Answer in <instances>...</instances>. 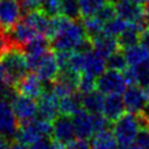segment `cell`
Listing matches in <instances>:
<instances>
[{
  "mask_svg": "<svg viewBox=\"0 0 149 149\" xmlns=\"http://www.w3.org/2000/svg\"><path fill=\"white\" fill-rule=\"evenodd\" d=\"M51 135H52V121L36 116L30 121L19 123L17 130L14 136V142L24 146H31L33 143H35L41 139L51 137Z\"/></svg>",
  "mask_w": 149,
  "mask_h": 149,
  "instance_id": "obj_1",
  "label": "cell"
},
{
  "mask_svg": "<svg viewBox=\"0 0 149 149\" xmlns=\"http://www.w3.org/2000/svg\"><path fill=\"white\" fill-rule=\"evenodd\" d=\"M0 64L3 68L7 80L10 85H14L20 78L29 72L26 54L22 49L16 47L8 48L1 54Z\"/></svg>",
  "mask_w": 149,
  "mask_h": 149,
  "instance_id": "obj_2",
  "label": "cell"
},
{
  "mask_svg": "<svg viewBox=\"0 0 149 149\" xmlns=\"http://www.w3.org/2000/svg\"><path fill=\"white\" fill-rule=\"evenodd\" d=\"M111 129L119 144L129 146L135 141L136 135L140 130L139 119L136 114L129 112L123 113L118 120L112 123Z\"/></svg>",
  "mask_w": 149,
  "mask_h": 149,
  "instance_id": "obj_3",
  "label": "cell"
},
{
  "mask_svg": "<svg viewBox=\"0 0 149 149\" xmlns=\"http://www.w3.org/2000/svg\"><path fill=\"white\" fill-rule=\"evenodd\" d=\"M127 83L121 71L111 70L104 71L99 77H97L95 87L102 94H121L127 88Z\"/></svg>",
  "mask_w": 149,
  "mask_h": 149,
  "instance_id": "obj_4",
  "label": "cell"
},
{
  "mask_svg": "<svg viewBox=\"0 0 149 149\" xmlns=\"http://www.w3.org/2000/svg\"><path fill=\"white\" fill-rule=\"evenodd\" d=\"M122 99L127 112L139 114L149 104V93L139 85H128L123 92Z\"/></svg>",
  "mask_w": 149,
  "mask_h": 149,
  "instance_id": "obj_5",
  "label": "cell"
},
{
  "mask_svg": "<svg viewBox=\"0 0 149 149\" xmlns=\"http://www.w3.org/2000/svg\"><path fill=\"white\" fill-rule=\"evenodd\" d=\"M9 104L19 123L30 121L37 116V102L30 97L16 93Z\"/></svg>",
  "mask_w": 149,
  "mask_h": 149,
  "instance_id": "obj_6",
  "label": "cell"
},
{
  "mask_svg": "<svg viewBox=\"0 0 149 149\" xmlns=\"http://www.w3.org/2000/svg\"><path fill=\"white\" fill-rule=\"evenodd\" d=\"M19 127V121L8 100L0 97V136L9 142H14V136Z\"/></svg>",
  "mask_w": 149,
  "mask_h": 149,
  "instance_id": "obj_7",
  "label": "cell"
},
{
  "mask_svg": "<svg viewBox=\"0 0 149 149\" xmlns=\"http://www.w3.org/2000/svg\"><path fill=\"white\" fill-rule=\"evenodd\" d=\"M13 87L17 94L27 95L33 99H37L44 92L43 81L38 78L35 72L26 73L13 85Z\"/></svg>",
  "mask_w": 149,
  "mask_h": 149,
  "instance_id": "obj_8",
  "label": "cell"
},
{
  "mask_svg": "<svg viewBox=\"0 0 149 149\" xmlns=\"http://www.w3.org/2000/svg\"><path fill=\"white\" fill-rule=\"evenodd\" d=\"M51 137L55 141H58L63 144H68L73 141L76 137L72 118L65 114H58L52 120V135Z\"/></svg>",
  "mask_w": 149,
  "mask_h": 149,
  "instance_id": "obj_9",
  "label": "cell"
},
{
  "mask_svg": "<svg viewBox=\"0 0 149 149\" xmlns=\"http://www.w3.org/2000/svg\"><path fill=\"white\" fill-rule=\"evenodd\" d=\"M59 113V99L52 91H44L37 98V116L52 121Z\"/></svg>",
  "mask_w": 149,
  "mask_h": 149,
  "instance_id": "obj_10",
  "label": "cell"
},
{
  "mask_svg": "<svg viewBox=\"0 0 149 149\" xmlns=\"http://www.w3.org/2000/svg\"><path fill=\"white\" fill-rule=\"evenodd\" d=\"M22 17L19 0H0V27L9 29Z\"/></svg>",
  "mask_w": 149,
  "mask_h": 149,
  "instance_id": "obj_11",
  "label": "cell"
},
{
  "mask_svg": "<svg viewBox=\"0 0 149 149\" xmlns=\"http://www.w3.org/2000/svg\"><path fill=\"white\" fill-rule=\"evenodd\" d=\"M115 9H116V15L127 22L147 21L143 5L135 3L129 0H121L115 5Z\"/></svg>",
  "mask_w": 149,
  "mask_h": 149,
  "instance_id": "obj_12",
  "label": "cell"
},
{
  "mask_svg": "<svg viewBox=\"0 0 149 149\" xmlns=\"http://www.w3.org/2000/svg\"><path fill=\"white\" fill-rule=\"evenodd\" d=\"M74 134L77 139H85L88 140L93 136V125H92V116L91 113L86 112L85 109H79L72 116Z\"/></svg>",
  "mask_w": 149,
  "mask_h": 149,
  "instance_id": "obj_13",
  "label": "cell"
},
{
  "mask_svg": "<svg viewBox=\"0 0 149 149\" xmlns=\"http://www.w3.org/2000/svg\"><path fill=\"white\" fill-rule=\"evenodd\" d=\"M123 99L120 94H107L104 99L101 113L109 122H114L125 113Z\"/></svg>",
  "mask_w": 149,
  "mask_h": 149,
  "instance_id": "obj_14",
  "label": "cell"
},
{
  "mask_svg": "<svg viewBox=\"0 0 149 149\" xmlns=\"http://www.w3.org/2000/svg\"><path fill=\"white\" fill-rule=\"evenodd\" d=\"M106 69V59L98 55L95 51L83 52V64L81 72L99 77Z\"/></svg>",
  "mask_w": 149,
  "mask_h": 149,
  "instance_id": "obj_15",
  "label": "cell"
},
{
  "mask_svg": "<svg viewBox=\"0 0 149 149\" xmlns=\"http://www.w3.org/2000/svg\"><path fill=\"white\" fill-rule=\"evenodd\" d=\"M92 43H93V51H95L105 59L116 50L121 49L118 43V38H115L114 36L106 35L104 33L94 37L92 40Z\"/></svg>",
  "mask_w": 149,
  "mask_h": 149,
  "instance_id": "obj_16",
  "label": "cell"
},
{
  "mask_svg": "<svg viewBox=\"0 0 149 149\" xmlns=\"http://www.w3.org/2000/svg\"><path fill=\"white\" fill-rule=\"evenodd\" d=\"M22 20L24 22H27L29 26H31L38 34L47 37L49 26H50V17L47 14H44L41 9H36V10L26 13L22 16Z\"/></svg>",
  "mask_w": 149,
  "mask_h": 149,
  "instance_id": "obj_17",
  "label": "cell"
},
{
  "mask_svg": "<svg viewBox=\"0 0 149 149\" xmlns=\"http://www.w3.org/2000/svg\"><path fill=\"white\" fill-rule=\"evenodd\" d=\"M81 97L83 94L78 91L72 92L59 99V114L72 116L79 109H81Z\"/></svg>",
  "mask_w": 149,
  "mask_h": 149,
  "instance_id": "obj_18",
  "label": "cell"
},
{
  "mask_svg": "<svg viewBox=\"0 0 149 149\" xmlns=\"http://www.w3.org/2000/svg\"><path fill=\"white\" fill-rule=\"evenodd\" d=\"M104 94L98 91L97 88L83 94L81 97V107L86 112L93 114V113H101L102 104H104Z\"/></svg>",
  "mask_w": 149,
  "mask_h": 149,
  "instance_id": "obj_19",
  "label": "cell"
},
{
  "mask_svg": "<svg viewBox=\"0 0 149 149\" xmlns=\"http://www.w3.org/2000/svg\"><path fill=\"white\" fill-rule=\"evenodd\" d=\"M122 50L127 59V63L130 66H137L149 61V50L142 44H135Z\"/></svg>",
  "mask_w": 149,
  "mask_h": 149,
  "instance_id": "obj_20",
  "label": "cell"
},
{
  "mask_svg": "<svg viewBox=\"0 0 149 149\" xmlns=\"http://www.w3.org/2000/svg\"><path fill=\"white\" fill-rule=\"evenodd\" d=\"M91 139L92 149H114L118 146V141L111 128L94 133Z\"/></svg>",
  "mask_w": 149,
  "mask_h": 149,
  "instance_id": "obj_21",
  "label": "cell"
},
{
  "mask_svg": "<svg viewBox=\"0 0 149 149\" xmlns=\"http://www.w3.org/2000/svg\"><path fill=\"white\" fill-rule=\"evenodd\" d=\"M83 26L85 29V34L93 40L94 37H97L98 35L102 34V29H104V22L98 19L95 15L92 16H87V17H83Z\"/></svg>",
  "mask_w": 149,
  "mask_h": 149,
  "instance_id": "obj_22",
  "label": "cell"
},
{
  "mask_svg": "<svg viewBox=\"0 0 149 149\" xmlns=\"http://www.w3.org/2000/svg\"><path fill=\"white\" fill-rule=\"evenodd\" d=\"M128 63L127 59L125 57L123 50L119 49L115 52H113L112 55H109L106 58V68L111 69V70H116V71H123L127 68Z\"/></svg>",
  "mask_w": 149,
  "mask_h": 149,
  "instance_id": "obj_23",
  "label": "cell"
},
{
  "mask_svg": "<svg viewBox=\"0 0 149 149\" xmlns=\"http://www.w3.org/2000/svg\"><path fill=\"white\" fill-rule=\"evenodd\" d=\"M61 15L71 20H79L81 15L78 0H61Z\"/></svg>",
  "mask_w": 149,
  "mask_h": 149,
  "instance_id": "obj_24",
  "label": "cell"
},
{
  "mask_svg": "<svg viewBox=\"0 0 149 149\" xmlns=\"http://www.w3.org/2000/svg\"><path fill=\"white\" fill-rule=\"evenodd\" d=\"M81 17L95 15L97 12L102 7L106 0H78Z\"/></svg>",
  "mask_w": 149,
  "mask_h": 149,
  "instance_id": "obj_25",
  "label": "cell"
},
{
  "mask_svg": "<svg viewBox=\"0 0 149 149\" xmlns=\"http://www.w3.org/2000/svg\"><path fill=\"white\" fill-rule=\"evenodd\" d=\"M127 24H128L127 21H125L123 19H121L119 16H115L114 19L104 23L102 33L106 34V35H109V36L118 37V35L127 27Z\"/></svg>",
  "mask_w": 149,
  "mask_h": 149,
  "instance_id": "obj_26",
  "label": "cell"
},
{
  "mask_svg": "<svg viewBox=\"0 0 149 149\" xmlns=\"http://www.w3.org/2000/svg\"><path fill=\"white\" fill-rule=\"evenodd\" d=\"M134 69L136 74V85L148 91L149 90V61L137 66H134Z\"/></svg>",
  "mask_w": 149,
  "mask_h": 149,
  "instance_id": "obj_27",
  "label": "cell"
},
{
  "mask_svg": "<svg viewBox=\"0 0 149 149\" xmlns=\"http://www.w3.org/2000/svg\"><path fill=\"white\" fill-rule=\"evenodd\" d=\"M95 84H97V77L80 72L79 76V80H78V86H77V91L80 92L81 94H85L87 92H91L93 90H95Z\"/></svg>",
  "mask_w": 149,
  "mask_h": 149,
  "instance_id": "obj_28",
  "label": "cell"
},
{
  "mask_svg": "<svg viewBox=\"0 0 149 149\" xmlns=\"http://www.w3.org/2000/svg\"><path fill=\"white\" fill-rule=\"evenodd\" d=\"M40 9L49 17L61 15V0H42Z\"/></svg>",
  "mask_w": 149,
  "mask_h": 149,
  "instance_id": "obj_29",
  "label": "cell"
},
{
  "mask_svg": "<svg viewBox=\"0 0 149 149\" xmlns=\"http://www.w3.org/2000/svg\"><path fill=\"white\" fill-rule=\"evenodd\" d=\"M95 16L98 19H100L104 23L107 22V21H109V20H112V19H114L115 16H118L116 15V9H115V5L106 1L102 5V7L97 12Z\"/></svg>",
  "mask_w": 149,
  "mask_h": 149,
  "instance_id": "obj_30",
  "label": "cell"
},
{
  "mask_svg": "<svg viewBox=\"0 0 149 149\" xmlns=\"http://www.w3.org/2000/svg\"><path fill=\"white\" fill-rule=\"evenodd\" d=\"M91 116H92V125H93L94 133L109 129L112 127V122H109L102 113H93L91 114Z\"/></svg>",
  "mask_w": 149,
  "mask_h": 149,
  "instance_id": "obj_31",
  "label": "cell"
},
{
  "mask_svg": "<svg viewBox=\"0 0 149 149\" xmlns=\"http://www.w3.org/2000/svg\"><path fill=\"white\" fill-rule=\"evenodd\" d=\"M41 1L42 0H19L20 7H21V12H22V16L28 12L40 9Z\"/></svg>",
  "mask_w": 149,
  "mask_h": 149,
  "instance_id": "obj_32",
  "label": "cell"
},
{
  "mask_svg": "<svg viewBox=\"0 0 149 149\" xmlns=\"http://www.w3.org/2000/svg\"><path fill=\"white\" fill-rule=\"evenodd\" d=\"M135 144L149 149V128H140L135 139Z\"/></svg>",
  "mask_w": 149,
  "mask_h": 149,
  "instance_id": "obj_33",
  "label": "cell"
},
{
  "mask_svg": "<svg viewBox=\"0 0 149 149\" xmlns=\"http://www.w3.org/2000/svg\"><path fill=\"white\" fill-rule=\"evenodd\" d=\"M65 149H92V147L91 143L85 139H74L66 144Z\"/></svg>",
  "mask_w": 149,
  "mask_h": 149,
  "instance_id": "obj_34",
  "label": "cell"
},
{
  "mask_svg": "<svg viewBox=\"0 0 149 149\" xmlns=\"http://www.w3.org/2000/svg\"><path fill=\"white\" fill-rule=\"evenodd\" d=\"M29 149H52V140H50L49 137L41 139L33 143Z\"/></svg>",
  "mask_w": 149,
  "mask_h": 149,
  "instance_id": "obj_35",
  "label": "cell"
},
{
  "mask_svg": "<svg viewBox=\"0 0 149 149\" xmlns=\"http://www.w3.org/2000/svg\"><path fill=\"white\" fill-rule=\"evenodd\" d=\"M140 42H141L142 45H144V47L149 50V28H147V29L141 34Z\"/></svg>",
  "mask_w": 149,
  "mask_h": 149,
  "instance_id": "obj_36",
  "label": "cell"
},
{
  "mask_svg": "<svg viewBox=\"0 0 149 149\" xmlns=\"http://www.w3.org/2000/svg\"><path fill=\"white\" fill-rule=\"evenodd\" d=\"M10 143H12V142H9V141L6 140L5 137L0 136V149H8Z\"/></svg>",
  "mask_w": 149,
  "mask_h": 149,
  "instance_id": "obj_37",
  "label": "cell"
},
{
  "mask_svg": "<svg viewBox=\"0 0 149 149\" xmlns=\"http://www.w3.org/2000/svg\"><path fill=\"white\" fill-rule=\"evenodd\" d=\"M8 149H28V148L24 144H21V143H17V142H12L9 144V148Z\"/></svg>",
  "mask_w": 149,
  "mask_h": 149,
  "instance_id": "obj_38",
  "label": "cell"
},
{
  "mask_svg": "<svg viewBox=\"0 0 149 149\" xmlns=\"http://www.w3.org/2000/svg\"><path fill=\"white\" fill-rule=\"evenodd\" d=\"M143 8H144V14H146V19L147 21L149 22V0H147L143 5Z\"/></svg>",
  "mask_w": 149,
  "mask_h": 149,
  "instance_id": "obj_39",
  "label": "cell"
},
{
  "mask_svg": "<svg viewBox=\"0 0 149 149\" xmlns=\"http://www.w3.org/2000/svg\"><path fill=\"white\" fill-rule=\"evenodd\" d=\"M114 149H134V148H133L132 144H129V146H122V144H120V147L116 146Z\"/></svg>",
  "mask_w": 149,
  "mask_h": 149,
  "instance_id": "obj_40",
  "label": "cell"
},
{
  "mask_svg": "<svg viewBox=\"0 0 149 149\" xmlns=\"http://www.w3.org/2000/svg\"><path fill=\"white\" fill-rule=\"evenodd\" d=\"M129 1L135 2V3H140V5H144V2H146L147 0H129Z\"/></svg>",
  "mask_w": 149,
  "mask_h": 149,
  "instance_id": "obj_41",
  "label": "cell"
},
{
  "mask_svg": "<svg viewBox=\"0 0 149 149\" xmlns=\"http://www.w3.org/2000/svg\"><path fill=\"white\" fill-rule=\"evenodd\" d=\"M106 1H108V2H111V3H114V5H116L119 1H121V0H106Z\"/></svg>",
  "mask_w": 149,
  "mask_h": 149,
  "instance_id": "obj_42",
  "label": "cell"
},
{
  "mask_svg": "<svg viewBox=\"0 0 149 149\" xmlns=\"http://www.w3.org/2000/svg\"><path fill=\"white\" fill-rule=\"evenodd\" d=\"M133 148H134V149H146V148H142V147H140V146H137V144L133 146Z\"/></svg>",
  "mask_w": 149,
  "mask_h": 149,
  "instance_id": "obj_43",
  "label": "cell"
},
{
  "mask_svg": "<svg viewBox=\"0 0 149 149\" xmlns=\"http://www.w3.org/2000/svg\"><path fill=\"white\" fill-rule=\"evenodd\" d=\"M148 26H149V22H148Z\"/></svg>",
  "mask_w": 149,
  "mask_h": 149,
  "instance_id": "obj_44",
  "label": "cell"
},
{
  "mask_svg": "<svg viewBox=\"0 0 149 149\" xmlns=\"http://www.w3.org/2000/svg\"><path fill=\"white\" fill-rule=\"evenodd\" d=\"M148 93H149V90H148Z\"/></svg>",
  "mask_w": 149,
  "mask_h": 149,
  "instance_id": "obj_45",
  "label": "cell"
}]
</instances>
